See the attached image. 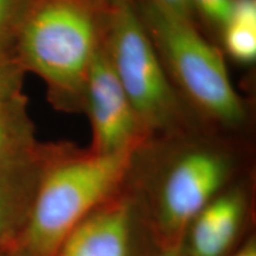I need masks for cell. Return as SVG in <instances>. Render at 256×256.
Listing matches in <instances>:
<instances>
[{"label": "cell", "mask_w": 256, "mask_h": 256, "mask_svg": "<svg viewBox=\"0 0 256 256\" xmlns=\"http://www.w3.org/2000/svg\"><path fill=\"white\" fill-rule=\"evenodd\" d=\"M26 74L16 57H0V101L24 92Z\"/></svg>", "instance_id": "4fadbf2b"}, {"label": "cell", "mask_w": 256, "mask_h": 256, "mask_svg": "<svg viewBox=\"0 0 256 256\" xmlns=\"http://www.w3.org/2000/svg\"><path fill=\"white\" fill-rule=\"evenodd\" d=\"M107 14L89 0H34L14 57L46 82L56 110H84L89 69L104 40Z\"/></svg>", "instance_id": "7a4b0ae2"}, {"label": "cell", "mask_w": 256, "mask_h": 256, "mask_svg": "<svg viewBox=\"0 0 256 256\" xmlns=\"http://www.w3.org/2000/svg\"><path fill=\"white\" fill-rule=\"evenodd\" d=\"M159 244L127 185L84 218L55 256H156Z\"/></svg>", "instance_id": "8992f818"}, {"label": "cell", "mask_w": 256, "mask_h": 256, "mask_svg": "<svg viewBox=\"0 0 256 256\" xmlns=\"http://www.w3.org/2000/svg\"><path fill=\"white\" fill-rule=\"evenodd\" d=\"M250 178L214 198L191 220L180 241L186 256H230L255 229Z\"/></svg>", "instance_id": "ba28073f"}, {"label": "cell", "mask_w": 256, "mask_h": 256, "mask_svg": "<svg viewBox=\"0 0 256 256\" xmlns=\"http://www.w3.org/2000/svg\"><path fill=\"white\" fill-rule=\"evenodd\" d=\"M83 110L88 113L92 124V153L110 154L142 148L148 142L114 72L104 40L89 69Z\"/></svg>", "instance_id": "52a82bcc"}, {"label": "cell", "mask_w": 256, "mask_h": 256, "mask_svg": "<svg viewBox=\"0 0 256 256\" xmlns=\"http://www.w3.org/2000/svg\"><path fill=\"white\" fill-rule=\"evenodd\" d=\"M192 11H197L211 26L222 31L232 17L235 0H188Z\"/></svg>", "instance_id": "5bb4252c"}, {"label": "cell", "mask_w": 256, "mask_h": 256, "mask_svg": "<svg viewBox=\"0 0 256 256\" xmlns=\"http://www.w3.org/2000/svg\"><path fill=\"white\" fill-rule=\"evenodd\" d=\"M50 144L0 168V250L20 244L30 218Z\"/></svg>", "instance_id": "9c48e42d"}, {"label": "cell", "mask_w": 256, "mask_h": 256, "mask_svg": "<svg viewBox=\"0 0 256 256\" xmlns=\"http://www.w3.org/2000/svg\"><path fill=\"white\" fill-rule=\"evenodd\" d=\"M104 42L148 139L174 134L184 122L183 104L132 0H115L108 10Z\"/></svg>", "instance_id": "5b68a950"}, {"label": "cell", "mask_w": 256, "mask_h": 256, "mask_svg": "<svg viewBox=\"0 0 256 256\" xmlns=\"http://www.w3.org/2000/svg\"><path fill=\"white\" fill-rule=\"evenodd\" d=\"M159 8L166 10V11L171 12L180 17L191 19L192 20V8L188 0H151Z\"/></svg>", "instance_id": "9a60e30c"}, {"label": "cell", "mask_w": 256, "mask_h": 256, "mask_svg": "<svg viewBox=\"0 0 256 256\" xmlns=\"http://www.w3.org/2000/svg\"><path fill=\"white\" fill-rule=\"evenodd\" d=\"M230 256H256V230Z\"/></svg>", "instance_id": "2e32d148"}, {"label": "cell", "mask_w": 256, "mask_h": 256, "mask_svg": "<svg viewBox=\"0 0 256 256\" xmlns=\"http://www.w3.org/2000/svg\"><path fill=\"white\" fill-rule=\"evenodd\" d=\"M151 171L132 172L127 188L139 203L160 248L180 244L185 230L224 190L246 177L235 153L216 145H191L164 156Z\"/></svg>", "instance_id": "3957f363"}, {"label": "cell", "mask_w": 256, "mask_h": 256, "mask_svg": "<svg viewBox=\"0 0 256 256\" xmlns=\"http://www.w3.org/2000/svg\"><path fill=\"white\" fill-rule=\"evenodd\" d=\"M156 256H186V255H185L184 252L182 250L180 246H176V247H170V248H160Z\"/></svg>", "instance_id": "ac0fdd59"}, {"label": "cell", "mask_w": 256, "mask_h": 256, "mask_svg": "<svg viewBox=\"0 0 256 256\" xmlns=\"http://www.w3.org/2000/svg\"><path fill=\"white\" fill-rule=\"evenodd\" d=\"M138 14L166 74L185 98L215 122L241 124L244 104L234 88L222 52L202 36L191 19L171 14L151 0L140 4Z\"/></svg>", "instance_id": "277c9868"}, {"label": "cell", "mask_w": 256, "mask_h": 256, "mask_svg": "<svg viewBox=\"0 0 256 256\" xmlns=\"http://www.w3.org/2000/svg\"><path fill=\"white\" fill-rule=\"evenodd\" d=\"M34 0H0V57H14Z\"/></svg>", "instance_id": "7c38bea8"}, {"label": "cell", "mask_w": 256, "mask_h": 256, "mask_svg": "<svg viewBox=\"0 0 256 256\" xmlns=\"http://www.w3.org/2000/svg\"><path fill=\"white\" fill-rule=\"evenodd\" d=\"M0 256H30L28 252L22 247V244H16L12 247L2 249Z\"/></svg>", "instance_id": "e0dca14e"}, {"label": "cell", "mask_w": 256, "mask_h": 256, "mask_svg": "<svg viewBox=\"0 0 256 256\" xmlns=\"http://www.w3.org/2000/svg\"><path fill=\"white\" fill-rule=\"evenodd\" d=\"M140 150L95 154L50 144L20 241L28 255L55 256L83 220L124 190Z\"/></svg>", "instance_id": "6da1fadb"}, {"label": "cell", "mask_w": 256, "mask_h": 256, "mask_svg": "<svg viewBox=\"0 0 256 256\" xmlns=\"http://www.w3.org/2000/svg\"><path fill=\"white\" fill-rule=\"evenodd\" d=\"M223 44L230 57L241 64L256 60V0H235L232 17L223 28Z\"/></svg>", "instance_id": "8fae6325"}, {"label": "cell", "mask_w": 256, "mask_h": 256, "mask_svg": "<svg viewBox=\"0 0 256 256\" xmlns=\"http://www.w3.org/2000/svg\"><path fill=\"white\" fill-rule=\"evenodd\" d=\"M92 4H94L95 6H98V8L104 10V11H108L112 5L114 4L115 0H89Z\"/></svg>", "instance_id": "d6986e66"}, {"label": "cell", "mask_w": 256, "mask_h": 256, "mask_svg": "<svg viewBox=\"0 0 256 256\" xmlns=\"http://www.w3.org/2000/svg\"><path fill=\"white\" fill-rule=\"evenodd\" d=\"M24 92L0 101V168L38 146L36 128Z\"/></svg>", "instance_id": "30bf717a"}]
</instances>
